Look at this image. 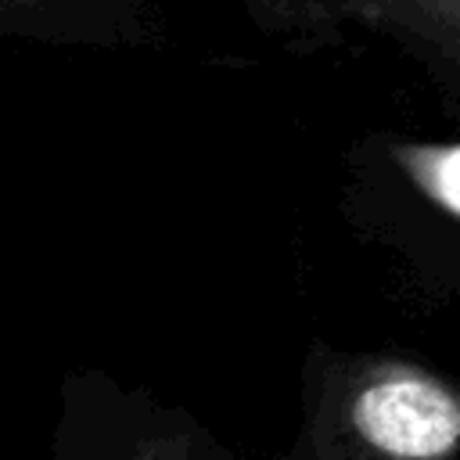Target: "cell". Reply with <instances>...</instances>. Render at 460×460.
<instances>
[{
  "instance_id": "6da1fadb",
  "label": "cell",
  "mask_w": 460,
  "mask_h": 460,
  "mask_svg": "<svg viewBox=\"0 0 460 460\" xmlns=\"http://www.w3.org/2000/svg\"><path fill=\"white\" fill-rule=\"evenodd\" d=\"M356 428L392 456L435 460L460 442V406L435 381L385 377L356 399Z\"/></svg>"
},
{
  "instance_id": "7a4b0ae2",
  "label": "cell",
  "mask_w": 460,
  "mask_h": 460,
  "mask_svg": "<svg viewBox=\"0 0 460 460\" xmlns=\"http://www.w3.org/2000/svg\"><path fill=\"white\" fill-rule=\"evenodd\" d=\"M431 187L442 198V205L460 212V147H449V151L435 155V162H431Z\"/></svg>"
}]
</instances>
